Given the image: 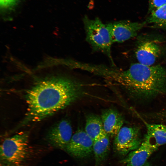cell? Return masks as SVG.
I'll return each instance as SVG.
<instances>
[{
    "instance_id": "cell-3",
    "label": "cell",
    "mask_w": 166,
    "mask_h": 166,
    "mask_svg": "<svg viewBox=\"0 0 166 166\" xmlns=\"http://www.w3.org/2000/svg\"><path fill=\"white\" fill-rule=\"evenodd\" d=\"M83 21L86 40L93 50L105 55L111 66L116 67L111 52L113 42L106 24L98 18L92 19L86 16L83 18Z\"/></svg>"
},
{
    "instance_id": "cell-12",
    "label": "cell",
    "mask_w": 166,
    "mask_h": 166,
    "mask_svg": "<svg viewBox=\"0 0 166 166\" xmlns=\"http://www.w3.org/2000/svg\"><path fill=\"white\" fill-rule=\"evenodd\" d=\"M136 113L146 127L147 132L144 136L158 147L166 144V125L163 124L148 122L137 113Z\"/></svg>"
},
{
    "instance_id": "cell-6",
    "label": "cell",
    "mask_w": 166,
    "mask_h": 166,
    "mask_svg": "<svg viewBox=\"0 0 166 166\" xmlns=\"http://www.w3.org/2000/svg\"><path fill=\"white\" fill-rule=\"evenodd\" d=\"M142 142L139 127L124 126L121 128L115 137L113 149L119 155H127L137 149Z\"/></svg>"
},
{
    "instance_id": "cell-15",
    "label": "cell",
    "mask_w": 166,
    "mask_h": 166,
    "mask_svg": "<svg viewBox=\"0 0 166 166\" xmlns=\"http://www.w3.org/2000/svg\"><path fill=\"white\" fill-rule=\"evenodd\" d=\"M145 22L153 28L166 30V4L148 13Z\"/></svg>"
},
{
    "instance_id": "cell-13",
    "label": "cell",
    "mask_w": 166,
    "mask_h": 166,
    "mask_svg": "<svg viewBox=\"0 0 166 166\" xmlns=\"http://www.w3.org/2000/svg\"><path fill=\"white\" fill-rule=\"evenodd\" d=\"M85 131L94 141L106 134L101 117L95 114H90L86 117Z\"/></svg>"
},
{
    "instance_id": "cell-11",
    "label": "cell",
    "mask_w": 166,
    "mask_h": 166,
    "mask_svg": "<svg viewBox=\"0 0 166 166\" xmlns=\"http://www.w3.org/2000/svg\"><path fill=\"white\" fill-rule=\"evenodd\" d=\"M101 117L105 133L109 136L115 137L124 123L122 115L116 110L110 108L104 110Z\"/></svg>"
},
{
    "instance_id": "cell-4",
    "label": "cell",
    "mask_w": 166,
    "mask_h": 166,
    "mask_svg": "<svg viewBox=\"0 0 166 166\" xmlns=\"http://www.w3.org/2000/svg\"><path fill=\"white\" fill-rule=\"evenodd\" d=\"M29 132H21L5 139L0 146L1 162L6 166H21L28 156Z\"/></svg>"
},
{
    "instance_id": "cell-18",
    "label": "cell",
    "mask_w": 166,
    "mask_h": 166,
    "mask_svg": "<svg viewBox=\"0 0 166 166\" xmlns=\"http://www.w3.org/2000/svg\"><path fill=\"white\" fill-rule=\"evenodd\" d=\"M18 0H0L1 7L3 9H10L14 6Z\"/></svg>"
},
{
    "instance_id": "cell-1",
    "label": "cell",
    "mask_w": 166,
    "mask_h": 166,
    "mask_svg": "<svg viewBox=\"0 0 166 166\" xmlns=\"http://www.w3.org/2000/svg\"><path fill=\"white\" fill-rule=\"evenodd\" d=\"M80 87L75 80L65 76L39 79L26 92L27 111L21 125L40 121L66 107L80 97Z\"/></svg>"
},
{
    "instance_id": "cell-19",
    "label": "cell",
    "mask_w": 166,
    "mask_h": 166,
    "mask_svg": "<svg viewBox=\"0 0 166 166\" xmlns=\"http://www.w3.org/2000/svg\"><path fill=\"white\" fill-rule=\"evenodd\" d=\"M143 166H152L150 164L148 163H146Z\"/></svg>"
},
{
    "instance_id": "cell-8",
    "label": "cell",
    "mask_w": 166,
    "mask_h": 166,
    "mask_svg": "<svg viewBox=\"0 0 166 166\" xmlns=\"http://www.w3.org/2000/svg\"><path fill=\"white\" fill-rule=\"evenodd\" d=\"M93 143L85 130L78 129L73 135L64 150L74 158H85L93 152Z\"/></svg>"
},
{
    "instance_id": "cell-7",
    "label": "cell",
    "mask_w": 166,
    "mask_h": 166,
    "mask_svg": "<svg viewBox=\"0 0 166 166\" xmlns=\"http://www.w3.org/2000/svg\"><path fill=\"white\" fill-rule=\"evenodd\" d=\"M113 43H122L136 36L146 25L145 21L139 22L121 20L106 24Z\"/></svg>"
},
{
    "instance_id": "cell-16",
    "label": "cell",
    "mask_w": 166,
    "mask_h": 166,
    "mask_svg": "<svg viewBox=\"0 0 166 166\" xmlns=\"http://www.w3.org/2000/svg\"><path fill=\"white\" fill-rule=\"evenodd\" d=\"M146 118L154 121L166 122V108L157 112L146 113Z\"/></svg>"
},
{
    "instance_id": "cell-5",
    "label": "cell",
    "mask_w": 166,
    "mask_h": 166,
    "mask_svg": "<svg viewBox=\"0 0 166 166\" xmlns=\"http://www.w3.org/2000/svg\"><path fill=\"white\" fill-rule=\"evenodd\" d=\"M137 41L135 53L139 63L152 65L162 53L161 40L151 36L144 35Z\"/></svg>"
},
{
    "instance_id": "cell-14",
    "label": "cell",
    "mask_w": 166,
    "mask_h": 166,
    "mask_svg": "<svg viewBox=\"0 0 166 166\" xmlns=\"http://www.w3.org/2000/svg\"><path fill=\"white\" fill-rule=\"evenodd\" d=\"M110 148L109 136L106 134L94 141L93 152L96 166H100L106 159Z\"/></svg>"
},
{
    "instance_id": "cell-10",
    "label": "cell",
    "mask_w": 166,
    "mask_h": 166,
    "mask_svg": "<svg viewBox=\"0 0 166 166\" xmlns=\"http://www.w3.org/2000/svg\"><path fill=\"white\" fill-rule=\"evenodd\" d=\"M158 147L149 139L144 136L140 145L128 154L121 162L127 166H143Z\"/></svg>"
},
{
    "instance_id": "cell-17",
    "label": "cell",
    "mask_w": 166,
    "mask_h": 166,
    "mask_svg": "<svg viewBox=\"0 0 166 166\" xmlns=\"http://www.w3.org/2000/svg\"><path fill=\"white\" fill-rule=\"evenodd\" d=\"M148 13L166 4V0H148Z\"/></svg>"
},
{
    "instance_id": "cell-9",
    "label": "cell",
    "mask_w": 166,
    "mask_h": 166,
    "mask_svg": "<svg viewBox=\"0 0 166 166\" xmlns=\"http://www.w3.org/2000/svg\"><path fill=\"white\" fill-rule=\"evenodd\" d=\"M72 128L69 122L62 120L49 130L47 139L52 145L64 150L69 143L73 136Z\"/></svg>"
},
{
    "instance_id": "cell-2",
    "label": "cell",
    "mask_w": 166,
    "mask_h": 166,
    "mask_svg": "<svg viewBox=\"0 0 166 166\" xmlns=\"http://www.w3.org/2000/svg\"><path fill=\"white\" fill-rule=\"evenodd\" d=\"M105 77L123 86L136 100L148 101L166 95V68L160 65L133 63L126 70L108 66Z\"/></svg>"
}]
</instances>
